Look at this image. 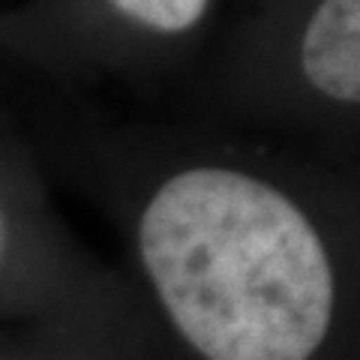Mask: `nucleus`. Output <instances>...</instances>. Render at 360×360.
Listing matches in <instances>:
<instances>
[{
  "instance_id": "obj_1",
  "label": "nucleus",
  "mask_w": 360,
  "mask_h": 360,
  "mask_svg": "<svg viewBox=\"0 0 360 360\" xmlns=\"http://www.w3.org/2000/svg\"><path fill=\"white\" fill-rule=\"evenodd\" d=\"M198 360H319L360 262L357 177L222 127L51 129Z\"/></svg>"
},
{
  "instance_id": "obj_2",
  "label": "nucleus",
  "mask_w": 360,
  "mask_h": 360,
  "mask_svg": "<svg viewBox=\"0 0 360 360\" xmlns=\"http://www.w3.org/2000/svg\"><path fill=\"white\" fill-rule=\"evenodd\" d=\"M210 127L354 172L360 0H255L198 82Z\"/></svg>"
},
{
  "instance_id": "obj_3",
  "label": "nucleus",
  "mask_w": 360,
  "mask_h": 360,
  "mask_svg": "<svg viewBox=\"0 0 360 360\" xmlns=\"http://www.w3.org/2000/svg\"><path fill=\"white\" fill-rule=\"evenodd\" d=\"M219 0H25L0 9V54L33 72L150 82L193 63Z\"/></svg>"
},
{
  "instance_id": "obj_4",
  "label": "nucleus",
  "mask_w": 360,
  "mask_h": 360,
  "mask_svg": "<svg viewBox=\"0 0 360 360\" xmlns=\"http://www.w3.org/2000/svg\"><path fill=\"white\" fill-rule=\"evenodd\" d=\"M54 210L30 156L0 132V303L111 309L123 285Z\"/></svg>"
}]
</instances>
